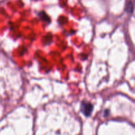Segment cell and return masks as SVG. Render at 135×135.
Returning a JSON list of instances; mask_svg holds the SVG:
<instances>
[{
    "mask_svg": "<svg viewBox=\"0 0 135 135\" xmlns=\"http://www.w3.org/2000/svg\"><path fill=\"white\" fill-rule=\"evenodd\" d=\"M81 110L84 115L86 117H89L91 115L92 111H93V106L90 103L84 101L82 102Z\"/></svg>",
    "mask_w": 135,
    "mask_h": 135,
    "instance_id": "1",
    "label": "cell"
}]
</instances>
